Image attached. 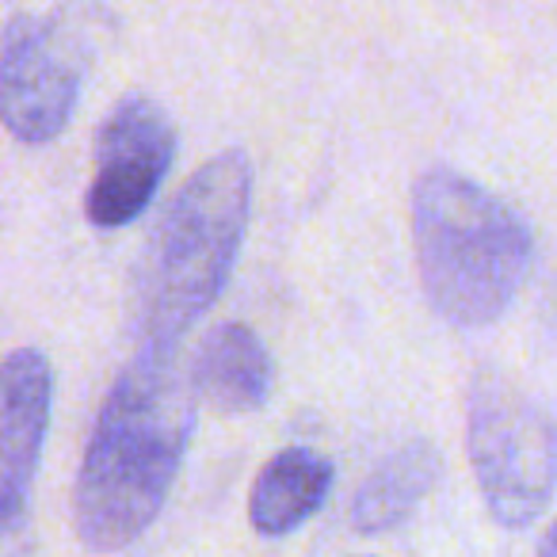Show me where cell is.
<instances>
[{
  "mask_svg": "<svg viewBox=\"0 0 557 557\" xmlns=\"http://www.w3.org/2000/svg\"><path fill=\"white\" fill-rule=\"evenodd\" d=\"M195 435V386L176 348H138L119 371L73 493V527L88 549H123L161 516Z\"/></svg>",
  "mask_w": 557,
  "mask_h": 557,
  "instance_id": "6da1fadb",
  "label": "cell"
},
{
  "mask_svg": "<svg viewBox=\"0 0 557 557\" xmlns=\"http://www.w3.org/2000/svg\"><path fill=\"white\" fill-rule=\"evenodd\" d=\"M248 210L252 169L237 149L218 153L172 195L131 278V336L138 348H176L218 302L245 245Z\"/></svg>",
  "mask_w": 557,
  "mask_h": 557,
  "instance_id": "7a4b0ae2",
  "label": "cell"
},
{
  "mask_svg": "<svg viewBox=\"0 0 557 557\" xmlns=\"http://www.w3.org/2000/svg\"><path fill=\"white\" fill-rule=\"evenodd\" d=\"M412 245L428 302L458 329L500 321L534 263L527 218L447 164L420 172L412 187Z\"/></svg>",
  "mask_w": 557,
  "mask_h": 557,
  "instance_id": "3957f363",
  "label": "cell"
},
{
  "mask_svg": "<svg viewBox=\"0 0 557 557\" xmlns=\"http://www.w3.org/2000/svg\"><path fill=\"white\" fill-rule=\"evenodd\" d=\"M466 455L504 531L539 523L557 493V412L500 371H481L466 405Z\"/></svg>",
  "mask_w": 557,
  "mask_h": 557,
  "instance_id": "277c9868",
  "label": "cell"
},
{
  "mask_svg": "<svg viewBox=\"0 0 557 557\" xmlns=\"http://www.w3.org/2000/svg\"><path fill=\"white\" fill-rule=\"evenodd\" d=\"M88 70L85 27L70 12H16L0 35V123L27 146H47L70 126Z\"/></svg>",
  "mask_w": 557,
  "mask_h": 557,
  "instance_id": "5b68a950",
  "label": "cell"
},
{
  "mask_svg": "<svg viewBox=\"0 0 557 557\" xmlns=\"http://www.w3.org/2000/svg\"><path fill=\"white\" fill-rule=\"evenodd\" d=\"M176 157V126L149 96H126L96 141V176L85 195V214L100 230L138 222L161 191Z\"/></svg>",
  "mask_w": 557,
  "mask_h": 557,
  "instance_id": "8992f818",
  "label": "cell"
},
{
  "mask_svg": "<svg viewBox=\"0 0 557 557\" xmlns=\"http://www.w3.org/2000/svg\"><path fill=\"white\" fill-rule=\"evenodd\" d=\"M54 371L35 348L0 359V542L20 531L50 432Z\"/></svg>",
  "mask_w": 557,
  "mask_h": 557,
  "instance_id": "52a82bcc",
  "label": "cell"
},
{
  "mask_svg": "<svg viewBox=\"0 0 557 557\" xmlns=\"http://www.w3.org/2000/svg\"><path fill=\"white\" fill-rule=\"evenodd\" d=\"M195 397L222 417L256 412L271 394V356L263 341L240 321H225L202 341L191 363Z\"/></svg>",
  "mask_w": 557,
  "mask_h": 557,
  "instance_id": "ba28073f",
  "label": "cell"
},
{
  "mask_svg": "<svg viewBox=\"0 0 557 557\" xmlns=\"http://www.w3.org/2000/svg\"><path fill=\"white\" fill-rule=\"evenodd\" d=\"M443 478V455L435 443L409 440L397 450H389L371 478L356 488L348 508V523L356 534H386L397 531L420 504L432 496V488Z\"/></svg>",
  "mask_w": 557,
  "mask_h": 557,
  "instance_id": "9c48e42d",
  "label": "cell"
},
{
  "mask_svg": "<svg viewBox=\"0 0 557 557\" xmlns=\"http://www.w3.org/2000/svg\"><path fill=\"white\" fill-rule=\"evenodd\" d=\"M333 462L313 447H287L278 450L260 470L248 496V519L260 534L278 539L290 534L321 511L333 488Z\"/></svg>",
  "mask_w": 557,
  "mask_h": 557,
  "instance_id": "30bf717a",
  "label": "cell"
},
{
  "mask_svg": "<svg viewBox=\"0 0 557 557\" xmlns=\"http://www.w3.org/2000/svg\"><path fill=\"white\" fill-rule=\"evenodd\" d=\"M539 554H546V557H557V523L549 527L546 534H542V542H539Z\"/></svg>",
  "mask_w": 557,
  "mask_h": 557,
  "instance_id": "8fae6325",
  "label": "cell"
}]
</instances>
